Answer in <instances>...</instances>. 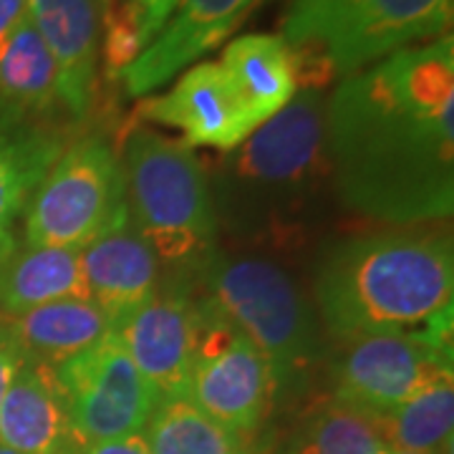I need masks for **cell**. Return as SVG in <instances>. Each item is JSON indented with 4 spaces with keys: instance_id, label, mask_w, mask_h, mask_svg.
Instances as JSON below:
<instances>
[{
    "instance_id": "cell-29",
    "label": "cell",
    "mask_w": 454,
    "mask_h": 454,
    "mask_svg": "<svg viewBox=\"0 0 454 454\" xmlns=\"http://www.w3.org/2000/svg\"><path fill=\"white\" fill-rule=\"evenodd\" d=\"M0 454H20V452H13V450H8V447H3V444H0Z\"/></svg>"
},
{
    "instance_id": "cell-28",
    "label": "cell",
    "mask_w": 454,
    "mask_h": 454,
    "mask_svg": "<svg viewBox=\"0 0 454 454\" xmlns=\"http://www.w3.org/2000/svg\"><path fill=\"white\" fill-rule=\"evenodd\" d=\"M83 454H152L142 434H131V437L109 439V442H98L89 444Z\"/></svg>"
},
{
    "instance_id": "cell-11",
    "label": "cell",
    "mask_w": 454,
    "mask_h": 454,
    "mask_svg": "<svg viewBox=\"0 0 454 454\" xmlns=\"http://www.w3.org/2000/svg\"><path fill=\"white\" fill-rule=\"evenodd\" d=\"M197 291L200 288L160 283L149 303L114 325V333L124 343L134 366L149 381L160 402L182 396L187 389Z\"/></svg>"
},
{
    "instance_id": "cell-17",
    "label": "cell",
    "mask_w": 454,
    "mask_h": 454,
    "mask_svg": "<svg viewBox=\"0 0 454 454\" xmlns=\"http://www.w3.org/2000/svg\"><path fill=\"white\" fill-rule=\"evenodd\" d=\"M220 66L255 129L298 94L291 51L273 33H247L230 41Z\"/></svg>"
},
{
    "instance_id": "cell-18",
    "label": "cell",
    "mask_w": 454,
    "mask_h": 454,
    "mask_svg": "<svg viewBox=\"0 0 454 454\" xmlns=\"http://www.w3.org/2000/svg\"><path fill=\"white\" fill-rule=\"evenodd\" d=\"M3 325L16 340L20 356L43 366H59L79 356L114 331L109 316L89 298L53 301L3 318Z\"/></svg>"
},
{
    "instance_id": "cell-8",
    "label": "cell",
    "mask_w": 454,
    "mask_h": 454,
    "mask_svg": "<svg viewBox=\"0 0 454 454\" xmlns=\"http://www.w3.org/2000/svg\"><path fill=\"white\" fill-rule=\"evenodd\" d=\"M452 310L419 331L336 343L325 364L328 399L381 419L432 381L454 373Z\"/></svg>"
},
{
    "instance_id": "cell-2",
    "label": "cell",
    "mask_w": 454,
    "mask_h": 454,
    "mask_svg": "<svg viewBox=\"0 0 454 454\" xmlns=\"http://www.w3.org/2000/svg\"><path fill=\"white\" fill-rule=\"evenodd\" d=\"M207 175L220 232L245 253L273 258L303 250L336 202L324 91L298 89L286 109L225 152Z\"/></svg>"
},
{
    "instance_id": "cell-1",
    "label": "cell",
    "mask_w": 454,
    "mask_h": 454,
    "mask_svg": "<svg viewBox=\"0 0 454 454\" xmlns=\"http://www.w3.org/2000/svg\"><path fill=\"white\" fill-rule=\"evenodd\" d=\"M336 205L389 227L454 212V43L442 35L346 76L325 98Z\"/></svg>"
},
{
    "instance_id": "cell-26",
    "label": "cell",
    "mask_w": 454,
    "mask_h": 454,
    "mask_svg": "<svg viewBox=\"0 0 454 454\" xmlns=\"http://www.w3.org/2000/svg\"><path fill=\"white\" fill-rule=\"evenodd\" d=\"M20 361H23V356H20V351H18L16 340L11 339L8 328L0 321V404H3V399H5V391L11 387L18 366H20Z\"/></svg>"
},
{
    "instance_id": "cell-31",
    "label": "cell",
    "mask_w": 454,
    "mask_h": 454,
    "mask_svg": "<svg viewBox=\"0 0 454 454\" xmlns=\"http://www.w3.org/2000/svg\"><path fill=\"white\" fill-rule=\"evenodd\" d=\"M389 454H411V452H394V450H391Z\"/></svg>"
},
{
    "instance_id": "cell-14",
    "label": "cell",
    "mask_w": 454,
    "mask_h": 454,
    "mask_svg": "<svg viewBox=\"0 0 454 454\" xmlns=\"http://www.w3.org/2000/svg\"><path fill=\"white\" fill-rule=\"evenodd\" d=\"M26 13L56 64L64 112L74 121H83L97 98L101 41L98 0H28Z\"/></svg>"
},
{
    "instance_id": "cell-21",
    "label": "cell",
    "mask_w": 454,
    "mask_h": 454,
    "mask_svg": "<svg viewBox=\"0 0 454 454\" xmlns=\"http://www.w3.org/2000/svg\"><path fill=\"white\" fill-rule=\"evenodd\" d=\"M66 298H89L79 250L18 245L0 262V316L11 318L26 310Z\"/></svg>"
},
{
    "instance_id": "cell-12",
    "label": "cell",
    "mask_w": 454,
    "mask_h": 454,
    "mask_svg": "<svg viewBox=\"0 0 454 454\" xmlns=\"http://www.w3.org/2000/svg\"><path fill=\"white\" fill-rule=\"evenodd\" d=\"M265 0H177L154 41L121 74L129 97H145L172 82L182 68L197 64L220 46Z\"/></svg>"
},
{
    "instance_id": "cell-25",
    "label": "cell",
    "mask_w": 454,
    "mask_h": 454,
    "mask_svg": "<svg viewBox=\"0 0 454 454\" xmlns=\"http://www.w3.org/2000/svg\"><path fill=\"white\" fill-rule=\"evenodd\" d=\"M137 11L142 20V35H145V49L154 41V35L162 31L164 23L169 20L177 0H124Z\"/></svg>"
},
{
    "instance_id": "cell-20",
    "label": "cell",
    "mask_w": 454,
    "mask_h": 454,
    "mask_svg": "<svg viewBox=\"0 0 454 454\" xmlns=\"http://www.w3.org/2000/svg\"><path fill=\"white\" fill-rule=\"evenodd\" d=\"M59 109L56 64L26 13L0 56V121L38 124Z\"/></svg>"
},
{
    "instance_id": "cell-30",
    "label": "cell",
    "mask_w": 454,
    "mask_h": 454,
    "mask_svg": "<svg viewBox=\"0 0 454 454\" xmlns=\"http://www.w3.org/2000/svg\"><path fill=\"white\" fill-rule=\"evenodd\" d=\"M109 3H112V0H98V5H101V13H104V8H106Z\"/></svg>"
},
{
    "instance_id": "cell-23",
    "label": "cell",
    "mask_w": 454,
    "mask_h": 454,
    "mask_svg": "<svg viewBox=\"0 0 454 454\" xmlns=\"http://www.w3.org/2000/svg\"><path fill=\"white\" fill-rule=\"evenodd\" d=\"M373 419L333 399L316 402L270 454H389Z\"/></svg>"
},
{
    "instance_id": "cell-24",
    "label": "cell",
    "mask_w": 454,
    "mask_h": 454,
    "mask_svg": "<svg viewBox=\"0 0 454 454\" xmlns=\"http://www.w3.org/2000/svg\"><path fill=\"white\" fill-rule=\"evenodd\" d=\"M373 422L394 452L452 454L454 373L432 381L409 402Z\"/></svg>"
},
{
    "instance_id": "cell-15",
    "label": "cell",
    "mask_w": 454,
    "mask_h": 454,
    "mask_svg": "<svg viewBox=\"0 0 454 454\" xmlns=\"http://www.w3.org/2000/svg\"><path fill=\"white\" fill-rule=\"evenodd\" d=\"M0 444L20 454H83L53 366L20 361L0 404Z\"/></svg>"
},
{
    "instance_id": "cell-10",
    "label": "cell",
    "mask_w": 454,
    "mask_h": 454,
    "mask_svg": "<svg viewBox=\"0 0 454 454\" xmlns=\"http://www.w3.org/2000/svg\"><path fill=\"white\" fill-rule=\"evenodd\" d=\"M53 373L83 447L142 434L160 404L114 331L79 356L53 366Z\"/></svg>"
},
{
    "instance_id": "cell-4",
    "label": "cell",
    "mask_w": 454,
    "mask_h": 454,
    "mask_svg": "<svg viewBox=\"0 0 454 454\" xmlns=\"http://www.w3.org/2000/svg\"><path fill=\"white\" fill-rule=\"evenodd\" d=\"M227 318L258 351L273 381L278 409L301 406L325 381L331 348L301 283L276 258L220 250L200 280Z\"/></svg>"
},
{
    "instance_id": "cell-3",
    "label": "cell",
    "mask_w": 454,
    "mask_h": 454,
    "mask_svg": "<svg viewBox=\"0 0 454 454\" xmlns=\"http://www.w3.org/2000/svg\"><path fill=\"white\" fill-rule=\"evenodd\" d=\"M452 298L454 245L442 225L346 235L313 260V306L336 343L427 328Z\"/></svg>"
},
{
    "instance_id": "cell-22",
    "label": "cell",
    "mask_w": 454,
    "mask_h": 454,
    "mask_svg": "<svg viewBox=\"0 0 454 454\" xmlns=\"http://www.w3.org/2000/svg\"><path fill=\"white\" fill-rule=\"evenodd\" d=\"M152 454H270L265 437H245L197 409L184 394L154 406L142 429Z\"/></svg>"
},
{
    "instance_id": "cell-5",
    "label": "cell",
    "mask_w": 454,
    "mask_h": 454,
    "mask_svg": "<svg viewBox=\"0 0 454 454\" xmlns=\"http://www.w3.org/2000/svg\"><path fill=\"white\" fill-rule=\"evenodd\" d=\"M119 160L129 223L152 247L162 283L200 288L223 250L207 167L182 139L142 127L124 139Z\"/></svg>"
},
{
    "instance_id": "cell-9",
    "label": "cell",
    "mask_w": 454,
    "mask_h": 454,
    "mask_svg": "<svg viewBox=\"0 0 454 454\" xmlns=\"http://www.w3.org/2000/svg\"><path fill=\"white\" fill-rule=\"evenodd\" d=\"M184 396L245 437H262L276 411L273 381L262 356L202 291L195 298V340Z\"/></svg>"
},
{
    "instance_id": "cell-19",
    "label": "cell",
    "mask_w": 454,
    "mask_h": 454,
    "mask_svg": "<svg viewBox=\"0 0 454 454\" xmlns=\"http://www.w3.org/2000/svg\"><path fill=\"white\" fill-rule=\"evenodd\" d=\"M64 146V137L43 124L0 121V262L18 247V223Z\"/></svg>"
},
{
    "instance_id": "cell-7",
    "label": "cell",
    "mask_w": 454,
    "mask_h": 454,
    "mask_svg": "<svg viewBox=\"0 0 454 454\" xmlns=\"http://www.w3.org/2000/svg\"><path fill=\"white\" fill-rule=\"evenodd\" d=\"M127 220L121 160L106 137L86 134L64 146L33 192L23 245L82 250Z\"/></svg>"
},
{
    "instance_id": "cell-6",
    "label": "cell",
    "mask_w": 454,
    "mask_h": 454,
    "mask_svg": "<svg viewBox=\"0 0 454 454\" xmlns=\"http://www.w3.org/2000/svg\"><path fill=\"white\" fill-rule=\"evenodd\" d=\"M454 0H291L283 43L303 89L351 76L396 51L450 35Z\"/></svg>"
},
{
    "instance_id": "cell-16",
    "label": "cell",
    "mask_w": 454,
    "mask_h": 454,
    "mask_svg": "<svg viewBox=\"0 0 454 454\" xmlns=\"http://www.w3.org/2000/svg\"><path fill=\"white\" fill-rule=\"evenodd\" d=\"M89 301L109 316L112 325L152 301L162 270L152 247L129 220L79 250Z\"/></svg>"
},
{
    "instance_id": "cell-13",
    "label": "cell",
    "mask_w": 454,
    "mask_h": 454,
    "mask_svg": "<svg viewBox=\"0 0 454 454\" xmlns=\"http://www.w3.org/2000/svg\"><path fill=\"white\" fill-rule=\"evenodd\" d=\"M139 116L182 131L187 146L232 152L255 131L238 97L232 94L220 61L192 64L179 82L160 97L139 104Z\"/></svg>"
},
{
    "instance_id": "cell-27",
    "label": "cell",
    "mask_w": 454,
    "mask_h": 454,
    "mask_svg": "<svg viewBox=\"0 0 454 454\" xmlns=\"http://www.w3.org/2000/svg\"><path fill=\"white\" fill-rule=\"evenodd\" d=\"M26 8H28V0H0V56L20 23V18L26 16Z\"/></svg>"
}]
</instances>
